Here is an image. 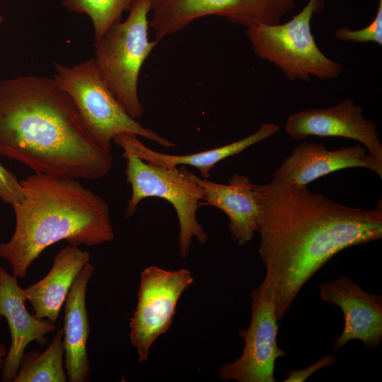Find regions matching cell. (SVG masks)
Masks as SVG:
<instances>
[{
    "label": "cell",
    "mask_w": 382,
    "mask_h": 382,
    "mask_svg": "<svg viewBox=\"0 0 382 382\" xmlns=\"http://www.w3.org/2000/svg\"><path fill=\"white\" fill-rule=\"evenodd\" d=\"M259 207V288L284 316L303 285L339 252L382 238V209L352 207L274 178L253 185Z\"/></svg>",
    "instance_id": "obj_1"
},
{
    "label": "cell",
    "mask_w": 382,
    "mask_h": 382,
    "mask_svg": "<svg viewBox=\"0 0 382 382\" xmlns=\"http://www.w3.org/2000/svg\"><path fill=\"white\" fill-rule=\"evenodd\" d=\"M0 154L35 173L76 180L103 178L113 160L57 81L35 76L0 81Z\"/></svg>",
    "instance_id": "obj_2"
},
{
    "label": "cell",
    "mask_w": 382,
    "mask_h": 382,
    "mask_svg": "<svg viewBox=\"0 0 382 382\" xmlns=\"http://www.w3.org/2000/svg\"><path fill=\"white\" fill-rule=\"evenodd\" d=\"M20 183L23 199L12 205L15 229L9 241L0 243V257L18 279L61 241L92 246L113 240L108 204L76 179L35 173Z\"/></svg>",
    "instance_id": "obj_3"
},
{
    "label": "cell",
    "mask_w": 382,
    "mask_h": 382,
    "mask_svg": "<svg viewBox=\"0 0 382 382\" xmlns=\"http://www.w3.org/2000/svg\"><path fill=\"white\" fill-rule=\"evenodd\" d=\"M151 0H134L129 16L113 24L95 44L96 64L107 85L134 119L142 117L138 79L144 62L158 41L149 40Z\"/></svg>",
    "instance_id": "obj_4"
},
{
    "label": "cell",
    "mask_w": 382,
    "mask_h": 382,
    "mask_svg": "<svg viewBox=\"0 0 382 382\" xmlns=\"http://www.w3.org/2000/svg\"><path fill=\"white\" fill-rule=\"evenodd\" d=\"M324 4V0H308L286 23L248 27L245 34L255 55L274 64L292 81L308 82L311 76L320 80L339 77L343 65L320 51L311 32V19Z\"/></svg>",
    "instance_id": "obj_5"
},
{
    "label": "cell",
    "mask_w": 382,
    "mask_h": 382,
    "mask_svg": "<svg viewBox=\"0 0 382 382\" xmlns=\"http://www.w3.org/2000/svg\"><path fill=\"white\" fill-rule=\"evenodd\" d=\"M54 67V78L70 96L92 135L107 150L112 151L111 141L120 134L139 136L167 148L175 146L127 112L103 79L94 58L72 66L56 63Z\"/></svg>",
    "instance_id": "obj_6"
},
{
    "label": "cell",
    "mask_w": 382,
    "mask_h": 382,
    "mask_svg": "<svg viewBox=\"0 0 382 382\" xmlns=\"http://www.w3.org/2000/svg\"><path fill=\"white\" fill-rule=\"evenodd\" d=\"M122 156L126 159L127 182L132 188L126 217L134 214L143 199L162 198L173 205L178 216L180 256L187 257L193 238L200 244L205 243L208 236L196 216L200 201L203 199L200 187L177 167L156 166L128 153H123Z\"/></svg>",
    "instance_id": "obj_7"
},
{
    "label": "cell",
    "mask_w": 382,
    "mask_h": 382,
    "mask_svg": "<svg viewBox=\"0 0 382 382\" xmlns=\"http://www.w3.org/2000/svg\"><path fill=\"white\" fill-rule=\"evenodd\" d=\"M296 6V0H151L149 27L159 42L202 17H223L247 28L277 25Z\"/></svg>",
    "instance_id": "obj_8"
},
{
    "label": "cell",
    "mask_w": 382,
    "mask_h": 382,
    "mask_svg": "<svg viewBox=\"0 0 382 382\" xmlns=\"http://www.w3.org/2000/svg\"><path fill=\"white\" fill-rule=\"evenodd\" d=\"M193 282L190 270L151 265L141 273L137 303L129 320V338L139 362L148 359L154 342L169 329L182 294Z\"/></svg>",
    "instance_id": "obj_9"
},
{
    "label": "cell",
    "mask_w": 382,
    "mask_h": 382,
    "mask_svg": "<svg viewBox=\"0 0 382 382\" xmlns=\"http://www.w3.org/2000/svg\"><path fill=\"white\" fill-rule=\"evenodd\" d=\"M251 297V320L248 329H240L244 340L242 354L236 360L223 364L219 377L238 382H274V363L286 355L279 347L277 337L279 325L273 303L257 287Z\"/></svg>",
    "instance_id": "obj_10"
},
{
    "label": "cell",
    "mask_w": 382,
    "mask_h": 382,
    "mask_svg": "<svg viewBox=\"0 0 382 382\" xmlns=\"http://www.w3.org/2000/svg\"><path fill=\"white\" fill-rule=\"evenodd\" d=\"M285 130L293 140L308 136L342 137L358 141L382 161V144L374 122L366 119L359 105L345 99L328 108L303 110L291 115Z\"/></svg>",
    "instance_id": "obj_11"
},
{
    "label": "cell",
    "mask_w": 382,
    "mask_h": 382,
    "mask_svg": "<svg viewBox=\"0 0 382 382\" xmlns=\"http://www.w3.org/2000/svg\"><path fill=\"white\" fill-rule=\"evenodd\" d=\"M319 296L338 306L344 316V328L332 344L336 351L352 340H361L366 348L382 341V296L364 291L349 277L342 276L320 285Z\"/></svg>",
    "instance_id": "obj_12"
},
{
    "label": "cell",
    "mask_w": 382,
    "mask_h": 382,
    "mask_svg": "<svg viewBox=\"0 0 382 382\" xmlns=\"http://www.w3.org/2000/svg\"><path fill=\"white\" fill-rule=\"evenodd\" d=\"M364 168L382 178V161L358 143L354 146L328 150L323 144L303 141L295 147L274 172V178L286 183L307 186L333 172Z\"/></svg>",
    "instance_id": "obj_13"
},
{
    "label": "cell",
    "mask_w": 382,
    "mask_h": 382,
    "mask_svg": "<svg viewBox=\"0 0 382 382\" xmlns=\"http://www.w3.org/2000/svg\"><path fill=\"white\" fill-rule=\"evenodd\" d=\"M26 301L18 278L0 267V315L7 321L11 339L0 375L4 382L13 381L28 345L32 342L45 345L46 335L55 330L54 323L48 319L30 314Z\"/></svg>",
    "instance_id": "obj_14"
},
{
    "label": "cell",
    "mask_w": 382,
    "mask_h": 382,
    "mask_svg": "<svg viewBox=\"0 0 382 382\" xmlns=\"http://www.w3.org/2000/svg\"><path fill=\"white\" fill-rule=\"evenodd\" d=\"M179 170L200 187L204 201L200 205L213 206L226 214L234 241L241 245L249 243L257 231L259 219V207L249 177L234 174L225 185L202 179L183 167Z\"/></svg>",
    "instance_id": "obj_15"
},
{
    "label": "cell",
    "mask_w": 382,
    "mask_h": 382,
    "mask_svg": "<svg viewBox=\"0 0 382 382\" xmlns=\"http://www.w3.org/2000/svg\"><path fill=\"white\" fill-rule=\"evenodd\" d=\"M94 270V266L89 262L83 267L64 303V364L69 382H87L90 378L91 366L87 353L90 325L86 298Z\"/></svg>",
    "instance_id": "obj_16"
},
{
    "label": "cell",
    "mask_w": 382,
    "mask_h": 382,
    "mask_svg": "<svg viewBox=\"0 0 382 382\" xmlns=\"http://www.w3.org/2000/svg\"><path fill=\"white\" fill-rule=\"evenodd\" d=\"M90 257L88 252L68 244L56 254L48 273L24 289L37 318L56 323L76 277Z\"/></svg>",
    "instance_id": "obj_17"
},
{
    "label": "cell",
    "mask_w": 382,
    "mask_h": 382,
    "mask_svg": "<svg viewBox=\"0 0 382 382\" xmlns=\"http://www.w3.org/2000/svg\"><path fill=\"white\" fill-rule=\"evenodd\" d=\"M279 128L275 123H263L255 132L243 139L218 148L187 155H170L155 151L146 147L138 139L137 136L132 134H118L113 141L123 149L124 153L133 154L146 162L167 168L190 166L198 169L201 175L207 178L216 164L267 139L278 132Z\"/></svg>",
    "instance_id": "obj_18"
},
{
    "label": "cell",
    "mask_w": 382,
    "mask_h": 382,
    "mask_svg": "<svg viewBox=\"0 0 382 382\" xmlns=\"http://www.w3.org/2000/svg\"><path fill=\"white\" fill-rule=\"evenodd\" d=\"M63 330L59 328L46 349L23 354L13 382H66L64 364Z\"/></svg>",
    "instance_id": "obj_19"
},
{
    "label": "cell",
    "mask_w": 382,
    "mask_h": 382,
    "mask_svg": "<svg viewBox=\"0 0 382 382\" xmlns=\"http://www.w3.org/2000/svg\"><path fill=\"white\" fill-rule=\"evenodd\" d=\"M134 0H61L69 11L86 13L92 21L96 40L99 39L113 24L121 21Z\"/></svg>",
    "instance_id": "obj_20"
},
{
    "label": "cell",
    "mask_w": 382,
    "mask_h": 382,
    "mask_svg": "<svg viewBox=\"0 0 382 382\" xmlns=\"http://www.w3.org/2000/svg\"><path fill=\"white\" fill-rule=\"evenodd\" d=\"M335 37L342 41L355 43L374 42L382 45V0H378V8L373 21L359 30L347 27L340 28L335 32Z\"/></svg>",
    "instance_id": "obj_21"
},
{
    "label": "cell",
    "mask_w": 382,
    "mask_h": 382,
    "mask_svg": "<svg viewBox=\"0 0 382 382\" xmlns=\"http://www.w3.org/2000/svg\"><path fill=\"white\" fill-rule=\"evenodd\" d=\"M23 199L20 181L0 163V200L11 206Z\"/></svg>",
    "instance_id": "obj_22"
},
{
    "label": "cell",
    "mask_w": 382,
    "mask_h": 382,
    "mask_svg": "<svg viewBox=\"0 0 382 382\" xmlns=\"http://www.w3.org/2000/svg\"><path fill=\"white\" fill-rule=\"evenodd\" d=\"M337 358L334 354L325 355L306 368L289 370L284 381L303 382L315 372L334 364Z\"/></svg>",
    "instance_id": "obj_23"
},
{
    "label": "cell",
    "mask_w": 382,
    "mask_h": 382,
    "mask_svg": "<svg viewBox=\"0 0 382 382\" xmlns=\"http://www.w3.org/2000/svg\"><path fill=\"white\" fill-rule=\"evenodd\" d=\"M6 354H7L6 347L4 345L0 343V375L1 373L2 368L4 366Z\"/></svg>",
    "instance_id": "obj_24"
},
{
    "label": "cell",
    "mask_w": 382,
    "mask_h": 382,
    "mask_svg": "<svg viewBox=\"0 0 382 382\" xmlns=\"http://www.w3.org/2000/svg\"><path fill=\"white\" fill-rule=\"evenodd\" d=\"M2 20H3L2 16L0 15V24H1V21H2Z\"/></svg>",
    "instance_id": "obj_25"
},
{
    "label": "cell",
    "mask_w": 382,
    "mask_h": 382,
    "mask_svg": "<svg viewBox=\"0 0 382 382\" xmlns=\"http://www.w3.org/2000/svg\"><path fill=\"white\" fill-rule=\"evenodd\" d=\"M1 318H2V317H1V315H0V321H1Z\"/></svg>",
    "instance_id": "obj_26"
}]
</instances>
